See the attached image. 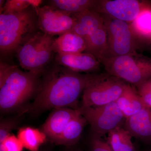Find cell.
I'll use <instances>...</instances> for the list:
<instances>
[{"label": "cell", "mask_w": 151, "mask_h": 151, "mask_svg": "<svg viewBox=\"0 0 151 151\" xmlns=\"http://www.w3.org/2000/svg\"><path fill=\"white\" fill-rule=\"evenodd\" d=\"M84 39L86 44L84 52L92 55L100 62L107 55L108 49V35L105 26L96 30Z\"/></svg>", "instance_id": "18"}, {"label": "cell", "mask_w": 151, "mask_h": 151, "mask_svg": "<svg viewBox=\"0 0 151 151\" xmlns=\"http://www.w3.org/2000/svg\"><path fill=\"white\" fill-rule=\"evenodd\" d=\"M55 63L75 72H93L100 68V63L94 56L86 52L56 54Z\"/></svg>", "instance_id": "13"}, {"label": "cell", "mask_w": 151, "mask_h": 151, "mask_svg": "<svg viewBox=\"0 0 151 151\" xmlns=\"http://www.w3.org/2000/svg\"><path fill=\"white\" fill-rule=\"evenodd\" d=\"M87 151H113L107 140L103 138L92 134Z\"/></svg>", "instance_id": "25"}, {"label": "cell", "mask_w": 151, "mask_h": 151, "mask_svg": "<svg viewBox=\"0 0 151 151\" xmlns=\"http://www.w3.org/2000/svg\"><path fill=\"white\" fill-rule=\"evenodd\" d=\"M132 137L144 145L151 144V108L145 107L126 119L124 127Z\"/></svg>", "instance_id": "12"}, {"label": "cell", "mask_w": 151, "mask_h": 151, "mask_svg": "<svg viewBox=\"0 0 151 151\" xmlns=\"http://www.w3.org/2000/svg\"><path fill=\"white\" fill-rule=\"evenodd\" d=\"M132 138L124 127H118L108 133L106 140L113 151H138Z\"/></svg>", "instance_id": "19"}, {"label": "cell", "mask_w": 151, "mask_h": 151, "mask_svg": "<svg viewBox=\"0 0 151 151\" xmlns=\"http://www.w3.org/2000/svg\"><path fill=\"white\" fill-rule=\"evenodd\" d=\"M131 25L139 39L151 40V9L146 6Z\"/></svg>", "instance_id": "22"}, {"label": "cell", "mask_w": 151, "mask_h": 151, "mask_svg": "<svg viewBox=\"0 0 151 151\" xmlns=\"http://www.w3.org/2000/svg\"><path fill=\"white\" fill-rule=\"evenodd\" d=\"M42 1L40 0H8L1 10V14L19 12L30 6L36 8L40 6Z\"/></svg>", "instance_id": "23"}, {"label": "cell", "mask_w": 151, "mask_h": 151, "mask_svg": "<svg viewBox=\"0 0 151 151\" xmlns=\"http://www.w3.org/2000/svg\"><path fill=\"white\" fill-rule=\"evenodd\" d=\"M17 137L24 147L31 151H38L41 146L47 139L46 135L41 130L30 127L19 129Z\"/></svg>", "instance_id": "20"}, {"label": "cell", "mask_w": 151, "mask_h": 151, "mask_svg": "<svg viewBox=\"0 0 151 151\" xmlns=\"http://www.w3.org/2000/svg\"><path fill=\"white\" fill-rule=\"evenodd\" d=\"M78 110L90 125L92 134L101 137L116 128L124 127L126 122L116 102L95 107L81 106Z\"/></svg>", "instance_id": "7"}, {"label": "cell", "mask_w": 151, "mask_h": 151, "mask_svg": "<svg viewBox=\"0 0 151 151\" xmlns=\"http://www.w3.org/2000/svg\"><path fill=\"white\" fill-rule=\"evenodd\" d=\"M137 90L145 107L151 108V79L146 81Z\"/></svg>", "instance_id": "27"}, {"label": "cell", "mask_w": 151, "mask_h": 151, "mask_svg": "<svg viewBox=\"0 0 151 151\" xmlns=\"http://www.w3.org/2000/svg\"><path fill=\"white\" fill-rule=\"evenodd\" d=\"M94 0H52L49 5L73 15L92 10L97 3Z\"/></svg>", "instance_id": "21"}, {"label": "cell", "mask_w": 151, "mask_h": 151, "mask_svg": "<svg viewBox=\"0 0 151 151\" xmlns=\"http://www.w3.org/2000/svg\"><path fill=\"white\" fill-rule=\"evenodd\" d=\"M129 85L108 73L92 74L82 93L81 106L95 107L116 102Z\"/></svg>", "instance_id": "5"}, {"label": "cell", "mask_w": 151, "mask_h": 151, "mask_svg": "<svg viewBox=\"0 0 151 151\" xmlns=\"http://www.w3.org/2000/svg\"></svg>", "instance_id": "31"}, {"label": "cell", "mask_w": 151, "mask_h": 151, "mask_svg": "<svg viewBox=\"0 0 151 151\" xmlns=\"http://www.w3.org/2000/svg\"><path fill=\"white\" fill-rule=\"evenodd\" d=\"M73 16L75 23L72 31L84 38L105 26L103 15L92 10Z\"/></svg>", "instance_id": "14"}, {"label": "cell", "mask_w": 151, "mask_h": 151, "mask_svg": "<svg viewBox=\"0 0 151 151\" xmlns=\"http://www.w3.org/2000/svg\"><path fill=\"white\" fill-rule=\"evenodd\" d=\"M87 123L86 119L79 111L78 115L68 123L61 134L52 143L66 147L75 146L80 139Z\"/></svg>", "instance_id": "16"}, {"label": "cell", "mask_w": 151, "mask_h": 151, "mask_svg": "<svg viewBox=\"0 0 151 151\" xmlns=\"http://www.w3.org/2000/svg\"><path fill=\"white\" fill-rule=\"evenodd\" d=\"M36 9L30 6L15 13L0 14V51L8 55L40 31Z\"/></svg>", "instance_id": "3"}, {"label": "cell", "mask_w": 151, "mask_h": 151, "mask_svg": "<svg viewBox=\"0 0 151 151\" xmlns=\"http://www.w3.org/2000/svg\"><path fill=\"white\" fill-rule=\"evenodd\" d=\"M146 6L137 0L97 1L92 10L131 24Z\"/></svg>", "instance_id": "10"}, {"label": "cell", "mask_w": 151, "mask_h": 151, "mask_svg": "<svg viewBox=\"0 0 151 151\" xmlns=\"http://www.w3.org/2000/svg\"><path fill=\"white\" fill-rule=\"evenodd\" d=\"M0 145L4 151H22L24 147L17 137L10 134Z\"/></svg>", "instance_id": "26"}, {"label": "cell", "mask_w": 151, "mask_h": 151, "mask_svg": "<svg viewBox=\"0 0 151 151\" xmlns=\"http://www.w3.org/2000/svg\"><path fill=\"white\" fill-rule=\"evenodd\" d=\"M19 124L18 118L15 117L2 118L0 121V144L11 134V132L15 129Z\"/></svg>", "instance_id": "24"}, {"label": "cell", "mask_w": 151, "mask_h": 151, "mask_svg": "<svg viewBox=\"0 0 151 151\" xmlns=\"http://www.w3.org/2000/svg\"><path fill=\"white\" fill-rule=\"evenodd\" d=\"M145 151H151V148L150 149H148V150H147Z\"/></svg>", "instance_id": "30"}, {"label": "cell", "mask_w": 151, "mask_h": 151, "mask_svg": "<svg viewBox=\"0 0 151 151\" xmlns=\"http://www.w3.org/2000/svg\"><path fill=\"white\" fill-rule=\"evenodd\" d=\"M42 75L34 100L25 111L38 114L60 108L78 110V99L92 74H81L55 63Z\"/></svg>", "instance_id": "1"}, {"label": "cell", "mask_w": 151, "mask_h": 151, "mask_svg": "<svg viewBox=\"0 0 151 151\" xmlns=\"http://www.w3.org/2000/svg\"><path fill=\"white\" fill-rule=\"evenodd\" d=\"M40 75L23 71L16 65L0 63V110L2 114L14 112L32 97L40 85Z\"/></svg>", "instance_id": "2"}, {"label": "cell", "mask_w": 151, "mask_h": 151, "mask_svg": "<svg viewBox=\"0 0 151 151\" xmlns=\"http://www.w3.org/2000/svg\"><path fill=\"white\" fill-rule=\"evenodd\" d=\"M41 31L53 37L72 31L75 19L70 14L49 5L36 8Z\"/></svg>", "instance_id": "9"}, {"label": "cell", "mask_w": 151, "mask_h": 151, "mask_svg": "<svg viewBox=\"0 0 151 151\" xmlns=\"http://www.w3.org/2000/svg\"><path fill=\"white\" fill-rule=\"evenodd\" d=\"M116 102L126 119L146 107L137 89L130 84Z\"/></svg>", "instance_id": "17"}, {"label": "cell", "mask_w": 151, "mask_h": 151, "mask_svg": "<svg viewBox=\"0 0 151 151\" xmlns=\"http://www.w3.org/2000/svg\"><path fill=\"white\" fill-rule=\"evenodd\" d=\"M86 48L84 37L72 31L67 32L54 39L52 50L56 54H72L84 52Z\"/></svg>", "instance_id": "15"}, {"label": "cell", "mask_w": 151, "mask_h": 151, "mask_svg": "<svg viewBox=\"0 0 151 151\" xmlns=\"http://www.w3.org/2000/svg\"><path fill=\"white\" fill-rule=\"evenodd\" d=\"M0 151H4V148H3L2 146L1 145H0Z\"/></svg>", "instance_id": "29"}, {"label": "cell", "mask_w": 151, "mask_h": 151, "mask_svg": "<svg viewBox=\"0 0 151 151\" xmlns=\"http://www.w3.org/2000/svg\"><path fill=\"white\" fill-rule=\"evenodd\" d=\"M79 113V110L69 108L53 109L42 125L41 130L46 135L47 139L52 142Z\"/></svg>", "instance_id": "11"}, {"label": "cell", "mask_w": 151, "mask_h": 151, "mask_svg": "<svg viewBox=\"0 0 151 151\" xmlns=\"http://www.w3.org/2000/svg\"><path fill=\"white\" fill-rule=\"evenodd\" d=\"M55 38L40 31L19 47L17 57L22 68L41 75L51 60Z\"/></svg>", "instance_id": "6"}, {"label": "cell", "mask_w": 151, "mask_h": 151, "mask_svg": "<svg viewBox=\"0 0 151 151\" xmlns=\"http://www.w3.org/2000/svg\"><path fill=\"white\" fill-rule=\"evenodd\" d=\"M100 63L107 73L139 89L151 79V58L136 52L118 56L106 57Z\"/></svg>", "instance_id": "4"}, {"label": "cell", "mask_w": 151, "mask_h": 151, "mask_svg": "<svg viewBox=\"0 0 151 151\" xmlns=\"http://www.w3.org/2000/svg\"><path fill=\"white\" fill-rule=\"evenodd\" d=\"M67 151H82L81 149L78 148H71Z\"/></svg>", "instance_id": "28"}, {"label": "cell", "mask_w": 151, "mask_h": 151, "mask_svg": "<svg viewBox=\"0 0 151 151\" xmlns=\"http://www.w3.org/2000/svg\"><path fill=\"white\" fill-rule=\"evenodd\" d=\"M102 15L108 39V49L105 57L121 56L136 52L139 39L131 24Z\"/></svg>", "instance_id": "8"}]
</instances>
